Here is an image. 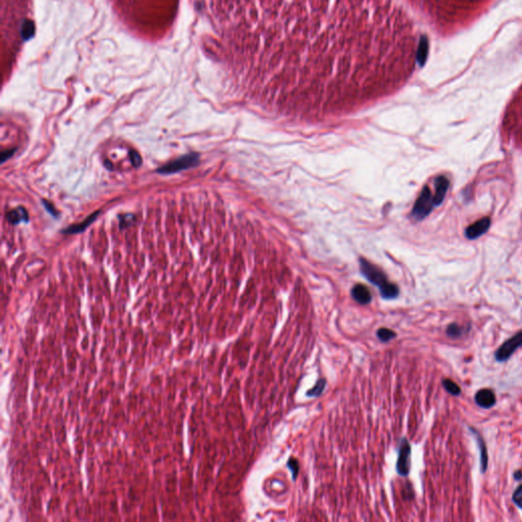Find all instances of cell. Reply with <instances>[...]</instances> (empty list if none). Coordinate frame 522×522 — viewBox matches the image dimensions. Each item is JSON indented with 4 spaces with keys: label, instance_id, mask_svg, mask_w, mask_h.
Wrapping results in <instances>:
<instances>
[{
    "label": "cell",
    "instance_id": "cell-24",
    "mask_svg": "<svg viewBox=\"0 0 522 522\" xmlns=\"http://www.w3.org/2000/svg\"><path fill=\"white\" fill-rule=\"evenodd\" d=\"M514 478H515L516 480H520V479H522V472H521V471H516L515 474H514Z\"/></svg>",
    "mask_w": 522,
    "mask_h": 522
},
{
    "label": "cell",
    "instance_id": "cell-18",
    "mask_svg": "<svg viewBox=\"0 0 522 522\" xmlns=\"http://www.w3.org/2000/svg\"><path fill=\"white\" fill-rule=\"evenodd\" d=\"M288 467H289V469L292 472L293 479L295 480L297 478V476H298V474H299V464H298L297 460L294 459V458H291L288 461Z\"/></svg>",
    "mask_w": 522,
    "mask_h": 522
},
{
    "label": "cell",
    "instance_id": "cell-14",
    "mask_svg": "<svg viewBox=\"0 0 522 522\" xmlns=\"http://www.w3.org/2000/svg\"><path fill=\"white\" fill-rule=\"evenodd\" d=\"M466 332L465 329L458 326L457 324H451L448 326V328H447V331H446V333L449 335L450 338H453V339H457V338H460L462 337V335Z\"/></svg>",
    "mask_w": 522,
    "mask_h": 522
},
{
    "label": "cell",
    "instance_id": "cell-6",
    "mask_svg": "<svg viewBox=\"0 0 522 522\" xmlns=\"http://www.w3.org/2000/svg\"><path fill=\"white\" fill-rule=\"evenodd\" d=\"M410 456H411V447L406 439L401 442L399 457L397 461V472L401 476H407L410 471Z\"/></svg>",
    "mask_w": 522,
    "mask_h": 522
},
{
    "label": "cell",
    "instance_id": "cell-1",
    "mask_svg": "<svg viewBox=\"0 0 522 522\" xmlns=\"http://www.w3.org/2000/svg\"><path fill=\"white\" fill-rule=\"evenodd\" d=\"M232 69L253 100L348 108L413 71L412 23L396 0H219Z\"/></svg>",
    "mask_w": 522,
    "mask_h": 522
},
{
    "label": "cell",
    "instance_id": "cell-11",
    "mask_svg": "<svg viewBox=\"0 0 522 522\" xmlns=\"http://www.w3.org/2000/svg\"><path fill=\"white\" fill-rule=\"evenodd\" d=\"M6 219L14 225H18V223L24 221L27 222L29 220V214L28 211L24 207H18L14 210H10L5 214Z\"/></svg>",
    "mask_w": 522,
    "mask_h": 522
},
{
    "label": "cell",
    "instance_id": "cell-7",
    "mask_svg": "<svg viewBox=\"0 0 522 522\" xmlns=\"http://www.w3.org/2000/svg\"><path fill=\"white\" fill-rule=\"evenodd\" d=\"M491 227V218L490 217H483L475 223H472L465 230V236L469 240L477 239L483 234H486L488 230Z\"/></svg>",
    "mask_w": 522,
    "mask_h": 522
},
{
    "label": "cell",
    "instance_id": "cell-20",
    "mask_svg": "<svg viewBox=\"0 0 522 522\" xmlns=\"http://www.w3.org/2000/svg\"><path fill=\"white\" fill-rule=\"evenodd\" d=\"M513 501L519 508H522V486H519L514 492Z\"/></svg>",
    "mask_w": 522,
    "mask_h": 522
},
{
    "label": "cell",
    "instance_id": "cell-19",
    "mask_svg": "<svg viewBox=\"0 0 522 522\" xmlns=\"http://www.w3.org/2000/svg\"><path fill=\"white\" fill-rule=\"evenodd\" d=\"M135 220V217L134 215L132 214H127V215H121L119 216V225H120V229H125L129 226L132 225V222Z\"/></svg>",
    "mask_w": 522,
    "mask_h": 522
},
{
    "label": "cell",
    "instance_id": "cell-15",
    "mask_svg": "<svg viewBox=\"0 0 522 522\" xmlns=\"http://www.w3.org/2000/svg\"><path fill=\"white\" fill-rule=\"evenodd\" d=\"M326 383H327L326 379L318 380L315 386L311 390H309L307 392V396L308 397H318V396H320L322 394V392L325 391Z\"/></svg>",
    "mask_w": 522,
    "mask_h": 522
},
{
    "label": "cell",
    "instance_id": "cell-12",
    "mask_svg": "<svg viewBox=\"0 0 522 522\" xmlns=\"http://www.w3.org/2000/svg\"><path fill=\"white\" fill-rule=\"evenodd\" d=\"M100 214V211H96V213H94L93 214H91L88 218H87L85 221L81 222V223H78V225H73V226H71L69 228H67L66 230L63 231V233L65 234H78V233H82L83 231H85L87 228H88L91 223L93 221H95V219L98 217V215Z\"/></svg>",
    "mask_w": 522,
    "mask_h": 522
},
{
    "label": "cell",
    "instance_id": "cell-9",
    "mask_svg": "<svg viewBox=\"0 0 522 522\" xmlns=\"http://www.w3.org/2000/svg\"><path fill=\"white\" fill-rule=\"evenodd\" d=\"M496 401V395L492 390L489 389L479 390L475 395L476 404L484 409H489L495 406Z\"/></svg>",
    "mask_w": 522,
    "mask_h": 522
},
{
    "label": "cell",
    "instance_id": "cell-22",
    "mask_svg": "<svg viewBox=\"0 0 522 522\" xmlns=\"http://www.w3.org/2000/svg\"><path fill=\"white\" fill-rule=\"evenodd\" d=\"M17 149H10V150H5L2 152V155H1V163L3 164L4 161H6L8 158H10L12 155L15 154Z\"/></svg>",
    "mask_w": 522,
    "mask_h": 522
},
{
    "label": "cell",
    "instance_id": "cell-17",
    "mask_svg": "<svg viewBox=\"0 0 522 522\" xmlns=\"http://www.w3.org/2000/svg\"><path fill=\"white\" fill-rule=\"evenodd\" d=\"M378 338L381 341V342H389L393 339L396 338V332H394L393 331L389 330V329H380L378 331Z\"/></svg>",
    "mask_w": 522,
    "mask_h": 522
},
{
    "label": "cell",
    "instance_id": "cell-13",
    "mask_svg": "<svg viewBox=\"0 0 522 522\" xmlns=\"http://www.w3.org/2000/svg\"><path fill=\"white\" fill-rule=\"evenodd\" d=\"M470 430L472 431V434H475V439L477 441V445H478V448H479V452H480V466H481V472H486L487 470V466H488V453H487V449H486V445H484V442L481 438L480 434L475 429V428H471L470 427Z\"/></svg>",
    "mask_w": 522,
    "mask_h": 522
},
{
    "label": "cell",
    "instance_id": "cell-5",
    "mask_svg": "<svg viewBox=\"0 0 522 522\" xmlns=\"http://www.w3.org/2000/svg\"><path fill=\"white\" fill-rule=\"evenodd\" d=\"M522 346V331L515 333L513 337H511L496 351L495 358L497 361L503 362L506 361L507 359L510 358L512 354Z\"/></svg>",
    "mask_w": 522,
    "mask_h": 522
},
{
    "label": "cell",
    "instance_id": "cell-2",
    "mask_svg": "<svg viewBox=\"0 0 522 522\" xmlns=\"http://www.w3.org/2000/svg\"><path fill=\"white\" fill-rule=\"evenodd\" d=\"M360 268L365 278L380 288L383 299H394L399 295V289L396 285L389 283L386 275L376 265L371 264L365 259L360 260Z\"/></svg>",
    "mask_w": 522,
    "mask_h": 522
},
{
    "label": "cell",
    "instance_id": "cell-3",
    "mask_svg": "<svg viewBox=\"0 0 522 522\" xmlns=\"http://www.w3.org/2000/svg\"><path fill=\"white\" fill-rule=\"evenodd\" d=\"M199 164V154L197 153H189L184 156H181L177 158L176 160H172L170 163L163 166L157 169V172L163 173V175H169V173H176L185 169H188L191 167L196 166Z\"/></svg>",
    "mask_w": 522,
    "mask_h": 522
},
{
    "label": "cell",
    "instance_id": "cell-8",
    "mask_svg": "<svg viewBox=\"0 0 522 522\" xmlns=\"http://www.w3.org/2000/svg\"><path fill=\"white\" fill-rule=\"evenodd\" d=\"M449 188V180L444 176L438 177L434 180V194H433V203L434 206L441 205L444 201L445 196Z\"/></svg>",
    "mask_w": 522,
    "mask_h": 522
},
{
    "label": "cell",
    "instance_id": "cell-10",
    "mask_svg": "<svg viewBox=\"0 0 522 522\" xmlns=\"http://www.w3.org/2000/svg\"><path fill=\"white\" fill-rule=\"evenodd\" d=\"M353 299L359 304H368L371 301V295L369 290L363 285H356L351 291Z\"/></svg>",
    "mask_w": 522,
    "mask_h": 522
},
{
    "label": "cell",
    "instance_id": "cell-16",
    "mask_svg": "<svg viewBox=\"0 0 522 522\" xmlns=\"http://www.w3.org/2000/svg\"><path fill=\"white\" fill-rule=\"evenodd\" d=\"M443 386L447 392L453 396H458L460 395V393H461V389H460V387L451 380H444Z\"/></svg>",
    "mask_w": 522,
    "mask_h": 522
},
{
    "label": "cell",
    "instance_id": "cell-23",
    "mask_svg": "<svg viewBox=\"0 0 522 522\" xmlns=\"http://www.w3.org/2000/svg\"><path fill=\"white\" fill-rule=\"evenodd\" d=\"M43 204H44V206L46 207V210H47L48 213L50 214L51 215H54V216L57 215V213L55 211V209H53V206H52L50 203H48L47 201L44 200V201H43Z\"/></svg>",
    "mask_w": 522,
    "mask_h": 522
},
{
    "label": "cell",
    "instance_id": "cell-4",
    "mask_svg": "<svg viewBox=\"0 0 522 522\" xmlns=\"http://www.w3.org/2000/svg\"><path fill=\"white\" fill-rule=\"evenodd\" d=\"M433 206H434L433 195L431 194L430 189L427 187V186H426V187L422 189L419 197L417 198V200L413 206L412 216L417 220L424 219L426 216H427L431 213Z\"/></svg>",
    "mask_w": 522,
    "mask_h": 522
},
{
    "label": "cell",
    "instance_id": "cell-21",
    "mask_svg": "<svg viewBox=\"0 0 522 522\" xmlns=\"http://www.w3.org/2000/svg\"><path fill=\"white\" fill-rule=\"evenodd\" d=\"M130 156H131V161H132V165L135 166V167H138L142 165V159H141V156L138 152L136 151H131L130 152Z\"/></svg>",
    "mask_w": 522,
    "mask_h": 522
}]
</instances>
